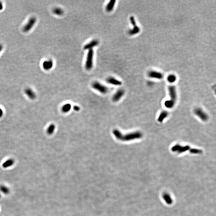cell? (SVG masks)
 I'll use <instances>...</instances> for the list:
<instances>
[{
	"instance_id": "26",
	"label": "cell",
	"mask_w": 216,
	"mask_h": 216,
	"mask_svg": "<svg viewBox=\"0 0 216 216\" xmlns=\"http://www.w3.org/2000/svg\"><path fill=\"white\" fill-rule=\"evenodd\" d=\"M73 109L75 111H79L80 109V107L78 106L77 105H75L74 107H73Z\"/></svg>"
},
{
	"instance_id": "19",
	"label": "cell",
	"mask_w": 216,
	"mask_h": 216,
	"mask_svg": "<svg viewBox=\"0 0 216 216\" xmlns=\"http://www.w3.org/2000/svg\"><path fill=\"white\" fill-rule=\"evenodd\" d=\"M52 12L53 14L57 16H61L64 14V11L61 8L56 7L52 10Z\"/></svg>"
},
{
	"instance_id": "12",
	"label": "cell",
	"mask_w": 216,
	"mask_h": 216,
	"mask_svg": "<svg viewBox=\"0 0 216 216\" xmlns=\"http://www.w3.org/2000/svg\"><path fill=\"white\" fill-rule=\"evenodd\" d=\"M53 66V62L51 59L45 61L43 63V68L45 70H49L52 68Z\"/></svg>"
},
{
	"instance_id": "20",
	"label": "cell",
	"mask_w": 216,
	"mask_h": 216,
	"mask_svg": "<svg viewBox=\"0 0 216 216\" xmlns=\"http://www.w3.org/2000/svg\"><path fill=\"white\" fill-rule=\"evenodd\" d=\"M113 133L115 136L116 138H117V139L121 141L122 134H123L121 133V132L118 129H115L113 131Z\"/></svg>"
},
{
	"instance_id": "22",
	"label": "cell",
	"mask_w": 216,
	"mask_h": 216,
	"mask_svg": "<svg viewBox=\"0 0 216 216\" xmlns=\"http://www.w3.org/2000/svg\"><path fill=\"white\" fill-rule=\"evenodd\" d=\"M55 129V126L54 124H52L49 126L47 129V133L49 135L52 134L54 132Z\"/></svg>"
},
{
	"instance_id": "15",
	"label": "cell",
	"mask_w": 216,
	"mask_h": 216,
	"mask_svg": "<svg viewBox=\"0 0 216 216\" xmlns=\"http://www.w3.org/2000/svg\"><path fill=\"white\" fill-rule=\"evenodd\" d=\"M116 1L115 0H111L107 3L106 6V10L108 12H111L114 9Z\"/></svg>"
},
{
	"instance_id": "16",
	"label": "cell",
	"mask_w": 216,
	"mask_h": 216,
	"mask_svg": "<svg viewBox=\"0 0 216 216\" xmlns=\"http://www.w3.org/2000/svg\"><path fill=\"white\" fill-rule=\"evenodd\" d=\"M163 199L167 204L168 205L172 204L173 200L169 194L167 193H165L163 194Z\"/></svg>"
},
{
	"instance_id": "9",
	"label": "cell",
	"mask_w": 216,
	"mask_h": 216,
	"mask_svg": "<svg viewBox=\"0 0 216 216\" xmlns=\"http://www.w3.org/2000/svg\"><path fill=\"white\" fill-rule=\"evenodd\" d=\"M131 23L133 26V28L132 29H130L128 31L129 34L130 35H134L137 34L140 31V29L136 25V22L134 20L131 22Z\"/></svg>"
},
{
	"instance_id": "29",
	"label": "cell",
	"mask_w": 216,
	"mask_h": 216,
	"mask_svg": "<svg viewBox=\"0 0 216 216\" xmlns=\"http://www.w3.org/2000/svg\"><path fill=\"white\" fill-rule=\"evenodd\" d=\"M3 45H2L0 44V52L2 50V49H3Z\"/></svg>"
},
{
	"instance_id": "7",
	"label": "cell",
	"mask_w": 216,
	"mask_h": 216,
	"mask_svg": "<svg viewBox=\"0 0 216 216\" xmlns=\"http://www.w3.org/2000/svg\"><path fill=\"white\" fill-rule=\"evenodd\" d=\"M195 113L201 120L206 121L208 119V116L204 111L200 108H197L195 110Z\"/></svg>"
},
{
	"instance_id": "5",
	"label": "cell",
	"mask_w": 216,
	"mask_h": 216,
	"mask_svg": "<svg viewBox=\"0 0 216 216\" xmlns=\"http://www.w3.org/2000/svg\"><path fill=\"white\" fill-rule=\"evenodd\" d=\"M190 149V147L188 145H186L185 146H182L180 145H175L172 147L171 149V150L174 152H177L178 153L180 154L185 152L186 151L189 150Z\"/></svg>"
},
{
	"instance_id": "14",
	"label": "cell",
	"mask_w": 216,
	"mask_h": 216,
	"mask_svg": "<svg viewBox=\"0 0 216 216\" xmlns=\"http://www.w3.org/2000/svg\"><path fill=\"white\" fill-rule=\"evenodd\" d=\"M25 93L31 100H34L36 98V95L31 88H27L25 90Z\"/></svg>"
},
{
	"instance_id": "4",
	"label": "cell",
	"mask_w": 216,
	"mask_h": 216,
	"mask_svg": "<svg viewBox=\"0 0 216 216\" xmlns=\"http://www.w3.org/2000/svg\"><path fill=\"white\" fill-rule=\"evenodd\" d=\"M92 87L96 91H98L100 93L105 94L108 92V88L106 86L103 85L99 82H95L92 84Z\"/></svg>"
},
{
	"instance_id": "23",
	"label": "cell",
	"mask_w": 216,
	"mask_h": 216,
	"mask_svg": "<svg viewBox=\"0 0 216 216\" xmlns=\"http://www.w3.org/2000/svg\"><path fill=\"white\" fill-rule=\"evenodd\" d=\"M0 191L4 194H8L10 192V190L7 187L4 185H1L0 186Z\"/></svg>"
},
{
	"instance_id": "18",
	"label": "cell",
	"mask_w": 216,
	"mask_h": 216,
	"mask_svg": "<svg viewBox=\"0 0 216 216\" xmlns=\"http://www.w3.org/2000/svg\"><path fill=\"white\" fill-rule=\"evenodd\" d=\"M168 113L166 111H163L161 114L158 118V120L159 122H161L163 121L164 119L166 118L168 116Z\"/></svg>"
},
{
	"instance_id": "28",
	"label": "cell",
	"mask_w": 216,
	"mask_h": 216,
	"mask_svg": "<svg viewBox=\"0 0 216 216\" xmlns=\"http://www.w3.org/2000/svg\"><path fill=\"white\" fill-rule=\"evenodd\" d=\"M3 4H2V3L1 2H0V11L2 10V9H3Z\"/></svg>"
},
{
	"instance_id": "24",
	"label": "cell",
	"mask_w": 216,
	"mask_h": 216,
	"mask_svg": "<svg viewBox=\"0 0 216 216\" xmlns=\"http://www.w3.org/2000/svg\"><path fill=\"white\" fill-rule=\"evenodd\" d=\"M189 151L190 153L193 154H200L202 152L201 150L197 149H190Z\"/></svg>"
},
{
	"instance_id": "17",
	"label": "cell",
	"mask_w": 216,
	"mask_h": 216,
	"mask_svg": "<svg viewBox=\"0 0 216 216\" xmlns=\"http://www.w3.org/2000/svg\"><path fill=\"white\" fill-rule=\"evenodd\" d=\"M15 163V161L13 159H10L6 160L2 164V167L4 168H7L13 166Z\"/></svg>"
},
{
	"instance_id": "10",
	"label": "cell",
	"mask_w": 216,
	"mask_h": 216,
	"mask_svg": "<svg viewBox=\"0 0 216 216\" xmlns=\"http://www.w3.org/2000/svg\"><path fill=\"white\" fill-rule=\"evenodd\" d=\"M125 91L122 89H120L116 92L115 94L113 95V101L116 102L119 101L120 99L125 94Z\"/></svg>"
},
{
	"instance_id": "25",
	"label": "cell",
	"mask_w": 216,
	"mask_h": 216,
	"mask_svg": "<svg viewBox=\"0 0 216 216\" xmlns=\"http://www.w3.org/2000/svg\"><path fill=\"white\" fill-rule=\"evenodd\" d=\"M176 79H177L175 75H170L168 76V77H167V78L168 81L170 83H173L174 82H175L176 80Z\"/></svg>"
},
{
	"instance_id": "2",
	"label": "cell",
	"mask_w": 216,
	"mask_h": 216,
	"mask_svg": "<svg viewBox=\"0 0 216 216\" xmlns=\"http://www.w3.org/2000/svg\"><path fill=\"white\" fill-rule=\"evenodd\" d=\"M143 134L141 132L139 131L133 132L127 134H122L121 141H129L135 139H137L141 138Z\"/></svg>"
},
{
	"instance_id": "1",
	"label": "cell",
	"mask_w": 216,
	"mask_h": 216,
	"mask_svg": "<svg viewBox=\"0 0 216 216\" xmlns=\"http://www.w3.org/2000/svg\"><path fill=\"white\" fill-rule=\"evenodd\" d=\"M168 92L170 99L169 100L165 101V105L167 108L170 109L174 106L177 100V92L175 86L173 85L169 86L168 87Z\"/></svg>"
},
{
	"instance_id": "6",
	"label": "cell",
	"mask_w": 216,
	"mask_h": 216,
	"mask_svg": "<svg viewBox=\"0 0 216 216\" xmlns=\"http://www.w3.org/2000/svg\"><path fill=\"white\" fill-rule=\"evenodd\" d=\"M36 18L35 17H32L29 19L28 22L23 27L22 30L25 33H27L30 31L36 23Z\"/></svg>"
},
{
	"instance_id": "21",
	"label": "cell",
	"mask_w": 216,
	"mask_h": 216,
	"mask_svg": "<svg viewBox=\"0 0 216 216\" xmlns=\"http://www.w3.org/2000/svg\"><path fill=\"white\" fill-rule=\"evenodd\" d=\"M71 108V105L70 104L67 103L63 106L61 110L62 112L64 113H66L70 111Z\"/></svg>"
},
{
	"instance_id": "11",
	"label": "cell",
	"mask_w": 216,
	"mask_h": 216,
	"mask_svg": "<svg viewBox=\"0 0 216 216\" xmlns=\"http://www.w3.org/2000/svg\"><path fill=\"white\" fill-rule=\"evenodd\" d=\"M148 75L149 77L151 78L161 79L163 78V74L154 70H151L149 71L148 72Z\"/></svg>"
},
{
	"instance_id": "13",
	"label": "cell",
	"mask_w": 216,
	"mask_h": 216,
	"mask_svg": "<svg viewBox=\"0 0 216 216\" xmlns=\"http://www.w3.org/2000/svg\"><path fill=\"white\" fill-rule=\"evenodd\" d=\"M106 81L110 84L115 86H120L122 84L121 81L113 77H109L107 79Z\"/></svg>"
},
{
	"instance_id": "3",
	"label": "cell",
	"mask_w": 216,
	"mask_h": 216,
	"mask_svg": "<svg viewBox=\"0 0 216 216\" xmlns=\"http://www.w3.org/2000/svg\"><path fill=\"white\" fill-rule=\"evenodd\" d=\"M93 56L94 50L93 49L89 50L87 52L86 61L85 62V68L87 70H90L93 68Z\"/></svg>"
},
{
	"instance_id": "8",
	"label": "cell",
	"mask_w": 216,
	"mask_h": 216,
	"mask_svg": "<svg viewBox=\"0 0 216 216\" xmlns=\"http://www.w3.org/2000/svg\"><path fill=\"white\" fill-rule=\"evenodd\" d=\"M99 43V42L98 40H93L90 42L89 43H88L84 46V49L85 50H89L90 49H92L93 48L98 46Z\"/></svg>"
},
{
	"instance_id": "27",
	"label": "cell",
	"mask_w": 216,
	"mask_h": 216,
	"mask_svg": "<svg viewBox=\"0 0 216 216\" xmlns=\"http://www.w3.org/2000/svg\"><path fill=\"white\" fill-rule=\"evenodd\" d=\"M3 111L2 109L0 108V118H1L3 115Z\"/></svg>"
}]
</instances>
